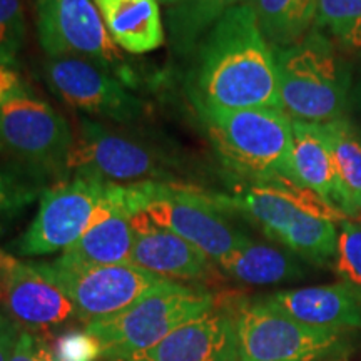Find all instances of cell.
<instances>
[{"label": "cell", "mask_w": 361, "mask_h": 361, "mask_svg": "<svg viewBox=\"0 0 361 361\" xmlns=\"http://www.w3.org/2000/svg\"><path fill=\"white\" fill-rule=\"evenodd\" d=\"M258 301L313 328L338 331L361 328V293L348 283L278 291Z\"/></svg>", "instance_id": "cell-15"}, {"label": "cell", "mask_w": 361, "mask_h": 361, "mask_svg": "<svg viewBox=\"0 0 361 361\" xmlns=\"http://www.w3.org/2000/svg\"><path fill=\"white\" fill-rule=\"evenodd\" d=\"M94 4L111 39L123 51L141 56L164 44L159 0H94Z\"/></svg>", "instance_id": "cell-17"}, {"label": "cell", "mask_w": 361, "mask_h": 361, "mask_svg": "<svg viewBox=\"0 0 361 361\" xmlns=\"http://www.w3.org/2000/svg\"><path fill=\"white\" fill-rule=\"evenodd\" d=\"M74 176H84L104 184L169 183L173 162L154 144L112 129L90 117H80L79 133L69 161Z\"/></svg>", "instance_id": "cell-7"}, {"label": "cell", "mask_w": 361, "mask_h": 361, "mask_svg": "<svg viewBox=\"0 0 361 361\" xmlns=\"http://www.w3.org/2000/svg\"><path fill=\"white\" fill-rule=\"evenodd\" d=\"M44 78L56 96L84 114L117 124H133L144 116V102L123 80L79 57H47Z\"/></svg>", "instance_id": "cell-12"}, {"label": "cell", "mask_w": 361, "mask_h": 361, "mask_svg": "<svg viewBox=\"0 0 361 361\" xmlns=\"http://www.w3.org/2000/svg\"><path fill=\"white\" fill-rule=\"evenodd\" d=\"M361 17V0H318L314 29L336 40Z\"/></svg>", "instance_id": "cell-26"}, {"label": "cell", "mask_w": 361, "mask_h": 361, "mask_svg": "<svg viewBox=\"0 0 361 361\" xmlns=\"http://www.w3.org/2000/svg\"><path fill=\"white\" fill-rule=\"evenodd\" d=\"M39 42L47 57H79L133 80L94 0H35Z\"/></svg>", "instance_id": "cell-8"}, {"label": "cell", "mask_w": 361, "mask_h": 361, "mask_svg": "<svg viewBox=\"0 0 361 361\" xmlns=\"http://www.w3.org/2000/svg\"><path fill=\"white\" fill-rule=\"evenodd\" d=\"M24 0H0V62L13 66L25 45Z\"/></svg>", "instance_id": "cell-23"}, {"label": "cell", "mask_w": 361, "mask_h": 361, "mask_svg": "<svg viewBox=\"0 0 361 361\" xmlns=\"http://www.w3.org/2000/svg\"><path fill=\"white\" fill-rule=\"evenodd\" d=\"M40 268L71 298L78 319L85 324L119 314L166 281L133 264L78 266L57 258Z\"/></svg>", "instance_id": "cell-9"}, {"label": "cell", "mask_w": 361, "mask_h": 361, "mask_svg": "<svg viewBox=\"0 0 361 361\" xmlns=\"http://www.w3.org/2000/svg\"><path fill=\"white\" fill-rule=\"evenodd\" d=\"M19 335L20 331L17 324L12 319H8L7 316L0 314V361L11 360Z\"/></svg>", "instance_id": "cell-30"}, {"label": "cell", "mask_w": 361, "mask_h": 361, "mask_svg": "<svg viewBox=\"0 0 361 361\" xmlns=\"http://www.w3.org/2000/svg\"><path fill=\"white\" fill-rule=\"evenodd\" d=\"M0 301L17 326L35 331L78 318L71 298L44 273L40 264L22 263L4 252H0Z\"/></svg>", "instance_id": "cell-13"}, {"label": "cell", "mask_w": 361, "mask_h": 361, "mask_svg": "<svg viewBox=\"0 0 361 361\" xmlns=\"http://www.w3.org/2000/svg\"><path fill=\"white\" fill-rule=\"evenodd\" d=\"M37 183L20 169L0 168V221L17 214L42 194Z\"/></svg>", "instance_id": "cell-24"}, {"label": "cell", "mask_w": 361, "mask_h": 361, "mask_svg": "<svg viewBox=\"0 0 361 361\" xmlns=\"http://www.w3.org/2000/svg\"><path fill=\"white\" fill-rule=\"evenodd\" d=\"M191 90L194 106L281 109L274 51L247 2L229 8L197 45Z\"/></svg>", "instance_id": "cell-1"}, {"label": "cell", "mask_w": 361, "mask_h": 361, "mask_svg": "<svg viewBox=\"0 0 361 361\" xmlns=\"http://www.w3.org/2000/svg\"><path fill=\"white\" fill-rule=\"evenodd\" d=\"M107 184L92 178L74 176L40 194L39 211L17 241L22 256H47L66 251L92 223Z\"/></svg>", "instance_id": "cell-11"}, {"label": "cell", "mask_w": 361, "mask_h": 361, "mask_svg": "<svg viewBox=\"0 0 361 361\" xmlns=\"http://www.w3.org/2000/svg\"><path fill=\"white\" fill-rule=\"evenodd\" d=\"M213 308L209 291L166 279L119 314L85 324V331L101 341L102 360L128 361Z\"/></svg>", "instance_id": "cell-4"}, {"label": "cell", "mask_w": 361, "mask_h": 361, "mask_svg": "<svg viewBox=\"0 0 361 361\" xmlns=\"http://www.w3.org/2000/svg\"><path fill=\"white\" fill-rule=\"evenodd\" d=\"M322 128L335 171L333 204L346 216L361 218V133L345 117L323 123Z\"/></svg>", "instance_id": "cell-18"}, {"label": "cell", "mask_w": 361, "mask_h": 361, "mask_svg": "<svg viewBox=\"0 0 361 361\" xmlns=\"http://www.w3.org/2000/svg\"><path fill=\"white\" fill-rule=\"evenodd\" d=\"M161 4H164V6H169V4H173L174 0H159Z\"/></svg>", "instance_id": "cell-33"}, {"label": "cell", "mask_w": 361, "mask_h": 361, "mask_svg": "<svg viewBox=\"0 0 361 361\" xmlns=\"http://www.w3.org/2000/svg\"><path fill=\"white\" fill-rule=\"evenodd\" d=\"M146 214L156 226L186 239L214 263L250 239L228 219L218 196L200 189L166 183Z\"/></svg>", "instance_id": "cell-10"}, {"label": "cell", "mask_w": 361, "mask_h": 361, "mask_svg": "<svg viewBox=\"0 0 361 361\" xmlns=\"http://www.w3.org/2000/svg\"><path fill=\"white\" fill-rule=\"evenodd\" d=\"M246 0H174L166 6V24L171 47L176 56L196 52L204 35L229 8Z\"/></svg>", "instance_id": "cell-21"}, {"label": "cell", "mask_w": 361, "mask_h": 361, "mask_svg": "<svg viewBox=\"0 0 361 361\" xmlns=\"http://www.w3.org/2000/svg\"><path fill=\"white\" fill-rule=\"evenodd\" d=\"M218 264L231 278L255 286H271L305 276V268L295 256L252 239L243 243Z\"/></svg>", "instance_id": "cell-20"}, {"label": "cell", "mask_w": 361, "mask_h": 361, "mask_svg": "<svg viewBox=\"0 0 361 361\" xmlns=\"http://www.w3.org/2000/svg\"><path fill=\"white\" fill-rule=\"evenodd\" d=\"M194 107L229 171L252 184L291 179L293 119L286 112Z\"/></svg>", "instance_id": "cell-3"}, {"label": "cell", "mask_w": 361, "mask_h": 361, "mask_svg": "<svg viewBox=\"0 0 361 361\" xmlns=\"http://www.w3.org/2000/svg\"><path fill=\"white\" fill-rule=\"evenodd\" d=\"M8 361H57V358L54 348L44 338L29 331H20Z\"/></svg>", "instance_id": "cell-28"}, {"label": "cell", "mask_w": 361, "mask_h": 361, "mask_svg": "<svg viewBox=\"0 0 361 361\" xmlns=\"http://www.w3.org/2000/svg\"><path fill=\"white\" fill-rule=\"evenodd\" d=\"M271 49L300 42L314 25L318 0H246Z\"/></svg>", "instance_id": "cell-22"}, {"label": "cell", "mask_w": 361, "mask_h": 361, "mask_svg": "<svg viewBox=\"0 0 361 361\" xmlns=\"http://www.w3.org/2000/svg\"><path fill=\"white\" fill-rule=\"evenodd\" d=\"M71 126L42 99L22 92L0 107V152L35 180L69 173Z\"/></svg>", "instance_id": "cell-5"}, {"label": "cell", "mask_w": 361, "mask_h": 361, "mask_svg": "<svg viewBox=\"0 0 361 361\" xmlns=\"http://www.w3.org/2000/svg\"><path fill=\"white\" fill-rule=\"evenodd\" d=\"M335 42L345 56H361V17L356 19Z\"/></svg>", "instance_id": "cell-31"}, {"label": "cell", "mask_w": 361, "mask_h": 361, "mask_svg": "<svg viewBox=\"0 0 361 361\" xmlns=\"http://www.w3.org/2000/svg\"><path fill=\"white\" fill-rule=\"evenodd\" d=\"M57 361H99L102 360V345L96 336L84 329L62 333L52 346Z\"/></svg>", "instance_id": "cell-27"}, {"label": "cell", "mask_w": 361, "mask_h": 361, "mask_svg": "<svg viewBox=\"0 0 361 361\" xmlns=\"http://www.w3.org/2000/svg\"><path fill=\"white\" fill-rule=\"evenodd\" d=\"M239 361H331L351 348L346 331L298 323L256 301L233 311Z\"/></svg>", "instance_id": "cell-6"}, {"label": "cell", "mask_w": 361, "mask_h": 361, "mask_svg": "<svg viewBox=\"0 0 361 361\" xmlns=\"http://www.w3.org/2000/svg\"><path fill=\"white\" fill-rule=\"evenodd\" d=\"M281 109L293 121L323 124L350 106L353 69L335 40L311 29L305 39L274 49Z\"/></svg>", "instance_id": "cell-2"}, {"label": "cell", "mask_w": 361, "mask_h": 361, "mask_svg": "<svg viewBox=\"0 0 361 361\" xmlns=\"http://www.w3.org/2000/svg\"><path fill=\"white\" fill-rule=\"evenodd\" d=\"M25 92L24 84L13 67L0 62V107L11 101V99L20 96Z\"/></svg>", "instance_id": "cell-29"}, {"label": "cell", "mask_w": 361, "mask_h": 361, "mask_svg": "<svg viewBox=\"0 0 361 361\" xmlns=\"http://www.w3.org/2000/svg\"><path fill=\"white\" fill-rule=\"evenodd\" d=\"M336 273L361 293V223L343 221L338 236Z\"/></svg>", "instance_id": "cell-25"}, {"label": "cell", "mask_w": 361, "mask_h": 361, "mask_svg": "<svg viewBox=\"0 0 361 361\" xmlns=\"http://www.w3.org/2000/svg\"><path fill=\"white\" fill-rule=\"evenodd\" d=\"M135 241L129 264L151 271L166 279L200 281L209 273V258L178 234L159 228L149 219L146 211L133 219Z\"/></svg>", "instance_id": "cell-16"}, {"label": "cell", "mask_w": 361, "mask_h": 361, "mask_svg": "<svg viewBox=\"0 0 361 361\" xmlns=\"http://www.w3.org/2000/svg\"><path fill=\"white\" fill-rule=\"evenodd\" d=\"M128 361H239L233 311L213 308Z\"/></svg>", "instance_id": "cell-14"}, {"label": "cell", "mask_w": 361, "mask_h": 361, "mask_svg": "<svg viewBox=\"0 0 361 361\" xmlns=\"http://www.w3.org/2000/svg\"><path fill=\"white\" fill-rule=\"evenodd\" d=\"M350 106L361 114V61L358 69H356V74H353V84H351L350 92Z\"/></svg>", "instance_id": "cell-32"}, {"label": "cell", "mask_w": 361, "mask_h": 361, "mask_svg": "<svg viewBox=\"0 0 361 361\" xmlns=\"http://www.w3.org/2000/svg\"><path fill=\"white\" fill-rule=\"evenodd\" d=\"M291 179L333 204L335 171L322 124L293 121Z\"/></svg>", "instance_id": "cell-19"}]
</instances>
